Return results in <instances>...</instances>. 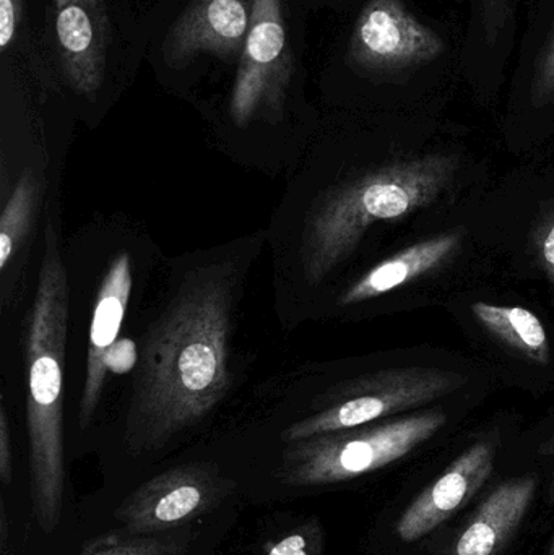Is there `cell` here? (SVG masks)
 I'll list each match as a JSON object with an SVG mask.
<instances>
[{"mask_svg":"<svg viewBox=\"0 0 554 555\" xmlns=\"http://www.w3.org/2000/svg\"><path fill=\"white\" fill-rule=\"evenodd\" d=\"M494 463L497 446L491 440L472 443L400 512L392 530L396 540L410 546L448 524L480 494L493 476Z\"/></svg>","mask_w":554,"mask_h":555,"instance_id":"9c48e42d","label":"cell"},{"mask_svg":"<svg viewBox=\"0 0 554 555\" xmlns=\"http://www.w3.org/2000/svg\"><path fill=\"white\" fill-rule=\"evenodd\" d=\"M455 171L449 156L348 166L324 146L306 150L267 227L280 326L319 322L368 233L438 201Z\"/></svg>","mask_w":554,"mask_h":555,"instance_id":"7a4b0ae2","label":"cell"},{"mask_svg":"<svg viewBox=\"0 0 554 555\" xmlns=\"http://www.w3.org/2000/svg\"><path fill=\"white\" fill-rule=\"evenodd\" d=\"M234 489L236 482L217 462H189L143 482L120 504L116 517L133 537L168 533L214 511Z\"/></svg>","mask_w":554,"mask_h":555,"instance_id":"ba28073f","label":"cell"},{"mask_svg":"<svg viewBox=\"0 0 554 555\" xmlns=\"http://www.w3.org/2000/svg\"><path fill=\"white\" fill-rule=\"evenodd\" d=\"M533 249L550 283L554 286V208L533 234Z\"/></svg>","mask_w":554,"mask_h":555,"instance_id":"ac0fdd59","label":"cell"},{"mask_svg":"<svg viewBox=\"0 0 554 555\" xmlns=\"http://www.w3.org/2000/svg\"><path fill=\"white\" fill-rule=\"evenodd\" d=\"M546 501H549V504L554 507V469L552 478H550L549 486H546Z\"/></svg>","mask_w":554,"mask_h":555,"instance_id":"44dd1931","label":"cell"},{"mask_svg":"<svg viewBox=\"0 0 554 555\" xmlns=\"http://www.w3.org/2000/svg\"><path fill=\"white\" fill-rule=\"evenodd\" d=\"M472 312L490 335L520 352L524 358L536 364H549L552 361L545 325L529 309L478 300L472 304Z\"/></svg>","mask_w":554,"mask_h":555,"instance_id":"9a60e30c","label":"cell"},{"mask_svg":"<svg viewBox=\"0 0 554 555\" xmlns=\"http://www.w3.org/2000/svg\"><path fill=\"white\" fill-rule=\"evenodd\" d=\"M442 51L441 38L400 0H371L355 25L350 42L351 62L376 72L426 64Z\"/></svg>","mask_w":554,"mask_h":555,"instance_id":"30bf717a","label":"cell"},{"mask_svg":"<svg viewBox=\"0 0 554 555\" xmlns=\"http://www.w3.org/2000/svg\"><path fill=\"white\" fill-rule=\"evenodd\" d=\"M542 555H554V534L552 540H550L549 546H546V550L543 551Z\"/></svg>","mask_w":554,"mask_h":555,"instance_id":"7402d4cb","label":"cell"},{"mask_svg":"<svg viewBox=\"0 0 554 555\" xmlns=\"http://www.w3.org/2000/svg\"><path fill=\"white\" fill-rule=\"evenodd\" d=\"M256 0H194L163 42L169 68H184L201 54L231 61L243 54Z\"/></svg>","mask_w":554,"mask_h":555,"instance_id":"8fae6325","label":"cell"},{"mask_svg":"<svg viewBox=\"0 0 554 555\" xmlns=\"http://www.w3.org/2000/svg\"><path fill=\"white\" fill-rule=\"evenodd\" d=\"M267 228L163 260L140 313L137 361L103 424L129 459L195 436L246 388L244 310Z\"/></svg>","mask_w":554,"mask_h":555,"instance_id":"6da1fadb","label":"cell"},{"mask_svg":"<svg viewBox=\"0 0 554 555\" xmlns=\"http://www.w3.org/2000/svg\"><path fill=\"white\" fill-rule=\"evenodd\" d=\"M64 244V202H61L49 214L41 270L20 333L15 377L0 382V388L13 403H22L33 514L48 533L61 520L65 489L70 293Z\"/></svg>","mask_w":554,"mask_h":555,"instance_id":"277c9868","label":"cell"},{"mask_svg":"<svg viewBox=\"0 0 554 555\" xmlns=\"http://www.w3.org/2000/svg\"><path fill=\"white\" fill-rule=\"evenodd\" d=\"M446 423V413L428 410L280 443L275 446V478L288 488H321L355 481L405 459L433 439Z\"/></svg>","mask_w":554,"mask_h":555,"instance_id":"8992f818","label":"cell"},{"mask_svg":"<svg viewBox=\"0 0 554 555\" xmlns=\"http://www.w3.org/2000/svg\"><path fill=\"white\" fill-rule=\"evenodd\" d=\"M536 91L540 98L554 96V33L539 62Z\"/></svg>","mask_w":554,"mask_h":555,"instance_id":"ffe728a7","label":"cell"},{"mask_svg":"<svg viewBox=\"0 0 554 555\" xmlns=\"http://www.w3.org/2000/svg\"><path fill=\"white\" fill-rule=\"evenodd\" d=\"M464 385L431 369L357 371L340 362H305L254 387L256 429L275 446L340 433L426 406Z\"/></svg>","mask_w":554,"mask_h":555,"instance_id":"5b68a950","label":"cell"},{"mask_svg":"<svg viewBox=\"0 0 554 555\" xmlns=\"http://www.w3.org/2000/svg\"><path fill=\"white\" fill-rule=\"evenodd\" d=\"M23 0H0V49L5 51L15 38Z\"/></svg>","mask_w":554,"mask_h":555,"instance_id":"d6986e66","label":"cell"},{"mask_svg":"<svg viewBox=\"0 0 554 555\" xmlns=\"http://www.w3.org/2000/svg\"><path fill=\"white\" fill-rule=\"evenodd\" d=\"M293 68L282 0H256L228 101L227 119L233 139L224 153L234 162L241 163L247 135L256 127L275 130L285 124Z\"/></svg>","mask_w":554,"mask_h":555,"instance_id":"52a82bcc","label":"cell"},{"mask_svg":"<svg viewBox=\"0 0 554 555\" xmlns=\"http://www.w3.org/2000/svg\"><path fill=\"white\" fill-rule=\"evenodd\" d=\"M55 35L65 78L93 103L103 87L111 23L106 0H54Z\"/></svg>","mask_w":554,"mask_h":555,"instance_id":"7c38bea8","label":"cell"},{"mask_svg":"<svg viewBox=\"0 0 554 555\" xmlns=\"http://www.w3.org/2000/svg\"><path fill=\"white\" fill-rule=\"evenodd\" d=\"M189 550V534L162 533L149 537L98 538L80 555H184Z\"/></svg>","mask_w":554,"mask_h":555,"instance_id":"2e32d148","label":"cell"},{"mask_svg":"<svg viewBox=\"0 0 554 555\" xmlns=\"http://www.w3.org/2000/svg\"><path fill=\"white\" fill-rule=\"evenodd\" d=\"M70 293L67 427L96 433L133 371L140 313L166 259L145 224L126 214H96L65 236Z\"/></svg>","mask_w":554,"mask_h":555,"instance_id":"3957f363","label":"cell"},{"mask_svg":"<svg viewBox=\"0 0 554 555\" xmlns=\"http://www.w3.org/2000/svg\"><path fill=\"white\" fill-rule=\"evenodd\" d=\"M461 233L438 234L381 260L353 280H347L328 300L321 320L344 317L441 267L461 246Z\"/></svg>","mask_w":554,"mask_h":555,"instance_id":"5bb4252c","label":"cell"},{"mask_svg":"<svg viewBox=\"0 0 554 555\" xmlns=\"http://www.w3.org/2000/svg\"><path fill=\"white\" fill-rule=\"evenodd\" d=\"M536 473L494 486L461 525L441 555H503L526 521L536 501Z\"/></svg>","mask_w":554,"mask_h":555,"instance_id":"4fadbf2b","label":"cell"},{"mask_svg":"<svg viewBox=\"0 0 554 555\" xmlns=\"http://www.w3.org/2000/svg\"><path fill=\"white\" fill-rule=\"evenodd\" d=\"M325 550V531L321 521L308 520L289 533L269 541L263 555H322Z\"/></svg>","mask_w":554,"mask_h":555,"instance_id":"e0dca14e","label":"cell"}]
</instances>
